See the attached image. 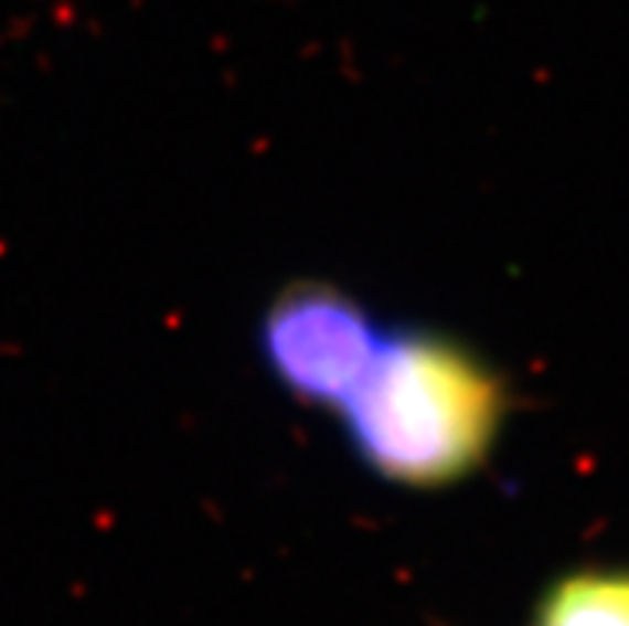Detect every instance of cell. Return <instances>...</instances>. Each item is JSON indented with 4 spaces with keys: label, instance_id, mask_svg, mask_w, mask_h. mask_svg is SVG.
<instances>
[{
    "label": "cell",
    "instance_id": "1",
    "mask_svg": "<svg viewBox=\"0 0 629 626\" xmlns=\"http://www.w3.org/2000/svg\"><path fill=\"white\" fill-rule=\"evenodd\" d=\"M505 410V384L480 352L438 329L396 327L339 416L371 474L406 489H441L480 470Z\"/></svg>",
    "mask_w": 629,
    "mask_h": 626
},
{
    "label": "cell",
    "instance_id": "2",
    "mask_svg": "<svg viewBox=\"0 0 629 626\" xmlns=\"http://www.w3.org/2000/svg\"><path fill=\"white\" fill-rule=\"evenodd\" d=\"M387 327L330 282H295L259 320V356L275 384L303 406L335 410L355 396L374 368Z\"/></svg>",
    "mask_w": 629,
    "mask_h": 626
},
{
    "label": "cell",
    "instance_id": "3",
    "mask_svg": "<svg viewBox=\"0 0 629 626\" xmlns=\"http://www.w3.org/2000/svg\"><path fill=\"white\" fill-rule=\"evenodd\" d=\"M534 626H629V572L582 569L540 597Z\"/></svg>",
    "mask_w": 629,
    "mask_h": 626
}]
</instances>
